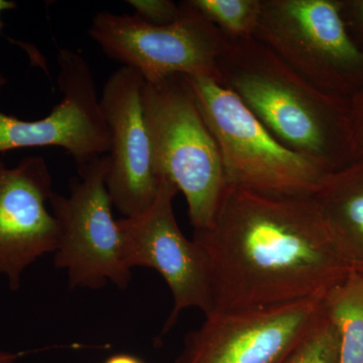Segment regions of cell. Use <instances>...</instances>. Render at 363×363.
<instances>
[{
	"instance_id": "12",
	"label": "cell",
	"mask_w": 363,
	"mask_h": 363,
	"mask_svg": "<svg viewBox=\"0 0 363 363\" xmlns=\"http://www.w3.org/2000/svg\"><path fill=\"white\" fill-rule=\"evenodd\" d=\"M52 182L43 157H26L13 168L0 162V274L11 290L20 289L28 267L56 250L58 223L47 208Z\"/></svg>"
},
{
	"instance_id": "16",
	"label": "cell",
	"mask_w": 363,
	"mask_h": 363,
	"mask_svg": "<svg viewBox=\"0 0 363 363\" xmlns=\"http://www.w3.org/2000/svg\"><path fill=\"white\" fill-rule=\"evenodd\" d=\"M339 355L338 331L325 311L284 363H339Z\"/></svg>"
},
{
	"instance_id": "9",
	"label": "cell",
	"mask_w": 363,
	"mask_h": 363,
	"mask_svg": "<svg viewBox=\"0 0 363 363\" xmlns=\"http://www.w3.org/2000/svg\"><path fill=\"white\" fill-rule=\"evenodd\" d=\"M324 301L211 313L186 335L176 363H284L323 316Z\"/></svg>"
},
{
	"instance_id": "15",
	"label": "cell",
	"mask_w": 363,
	"mask_h": 363,
	"mask_svg": "<svg viewBox=\"0 0 363 363\" xmlns=\"http://www.w3.org/2000/svg\"><path fill=\"white\" fill-rule=\"evenodd\" d=\"M228 39L255 37L262 0H191Z\"/></svg>"
},
{
	"instance_id": "19",
	"label": "cell",
	"mask_w": 363,
	"mask_h": 363,
	"mask_svg": "<svg viewBox=\"0 0 363 363\" xmlns=\"http://www.w3.org/2000/svg\"><path fill=\"white\" fill-rule=\"evenodd\" d=\"M341 14L351 37L363 50V0H341Z\"/></svg>"
},
{
	"instance_id": "22",
	"label": "cell",
	"mask_w": 363,
	"mask_h": 363,
	"mask_svg": "<svg viewBox=\"0 0 363 363\" xmlns=\"http://www.w3.org/2000/svg\"><path fill=\"white\" fill-rule=\"evenodd\" d=\"M16 7V2L13 0H0V33L4 30V23L1 20V14L6 11H11Z\"/></svg>"
},
{
	"instance_id": "20",
	"label": "cell",
	"mask_w": 363,
	"mask_h": 363,
	"mask_svg": "<svg viewBox=\"0 0 363 363\" xmlns=\"http://www.w3.org/2000/svg\"><path fill=\"white\" fill-rule=\"evenodd\" d=\"M104 363H145L140 358L130 353H117L107 358Z\"/></svg>"
},
{
	"instance_id": "4",
	"label": "cell",
	"mask_w": 363,
	"mask_h": 363,
	"mask_svg": "<svg viewBox=\"0 0 363 363\" xmlns=\"http://www.w3.org/2000/svg\"><path fill=\"white\" fill-rule=\"evenodd\" d=\"M184 77L218 145L227 185L269 195L314 194L327 175L323 169L279 143L216 80Z\"/></svg>"
},
{
	"instance_id": "17",
	"label": "cell",
	"mask_w": 363,
	"mask_h": 363,
	"mask_svg": "<svg viewBox=\"0 0 363 363\" xmlns=\"http://www.w3.org/2000/svg\"><path fill=\"white\" fill-rule=\"evenodd\" d=\"M135 16L152 26L174 23L181 13V4L172 0H128Z\"/></svg>"
},
{
	"instance_id": "1",
	"label": "cell",
	"mask_w": 363,
	"mask_h": 363,
	"mask_svg": "<svg viewBox=\"0 0 363 363\" xmlns=\"http://www.w3.org/2000/svg\"><path fill=\"white\" fill-rule=\"evenodd\" d=\"M193 240L206 255L211 313L325 298L354 272L332 241L312 196L227 185L212 223L194 230Z\"/></svg>"
},
{
	"instance_id": "5",
	"label": "cell",
	"mask_w": 363,
	"mask_h": 363,
	"mask_svg": "<svg viewBox=\"0 0 363 363\" xmlns=\"http://www.w3.org/2000/svg\"><path fill=\"white\" fill-rule=\"evenodd\" d=\"M253 38L318 89L350 100L363 89V50L341 0H262Z\"/></svg>"
},
{
	"instance_id": "7",
	"label": "cell",
	"mask_w": 363,
	"mask_h": 363,
	"mask_svg": "<svg viewBox=\"0 0 363 363\" xmlns=\"http://www.w3.org/2000/svg\"><path fill=\"white\" fill-rule=\"evenodd\" d=\"M180 4V16L167 26L150 25L135 14L99 11L88 33L105 55L138 72L145 82L174 75L219 82L218 62L227 37L191 0Z\"/></svg>"
},
{
	"instance_id": "6",
	"label": "cell",
	"mask_w": 363,
	"mask_h": 363,
	"mask_svg": "<svg viewBox=\"0 0 363 363\" xmlns=\"http://www.w3.org/2000/svg\"><path fill=\"white\" fill-rule=\"evenodd\" d=\"M108 169V155L91 160L77 167L68 195L52 192L49 200L59 228L54 264L65 269L71 289L99 290L112 283L124 290L133 279L112 214Z\"/></svg>"
},
{
	"instance_id": "13",
	"label": "cell",
	"mask_w": 363,
	"mask_h": 363,
	"mask_svg": "<svg viewBox=\"0 0 363 363\" xmlns=\"http://www.w3.org/2000/svg\"><path fill=\"white\" fill-rule=\"evenodd\" d=\"M312 197L338 252L363 272V160L327 174Z\"/></svg>"
},
{
	"instance_id": "10",
	"label": "cell",
	"mask_w": 363,
	"mask_h": 363,
	"mask_svg": "<svg viewBox=\"0 0 363 363\" xmlns=\"http://www.w3.org/2000/svg\"><path fill=\"white\" fill-rule=\"evenodd\" d=\"M58 64L61 102L38 121H23L0 112V152L61 147L73 157L76 167L108 154L111 136L89 62L80 52L61 49ZM6 83L0 74V89Z\"/></svg>"
},
{
	"instance_id": "18",
	"label": "cell",
	"mask_w": 363,
	"mask_h": 363,
	"mask_svg": "<svg viewBox=\"0 0 363 363\" xmlns=\"http://www.w3.org/2000/svg\"><path fill=\"white\" fill-rule=\"evenodd\" d=\"M352 162L363 160V89L350 99Z\"/></svg>"
},
{
	"instance_id": "11",
	"label": "cell",
	"mask_w": 363,
	"mask_h": 363,
	"mask_svg": "<svg viewBox=\"0 0 363 363\" xmlns=\"http://www.w3.org/2000/svg\"><path fill=\"white\" fill-rule=\"evenodd\" d=\"M145 80L121 66L107 79L100 107L111 136L106 187L124 218L147 212L156 201L161 179L155 172L143 112Z\"/></svg>"
},
{
	"instance_id": "21",
	"label": "cell",
	"mask_w": 363,
	"mask_h": 363,
	"mask_svg": "<svg viewBox=\"0 0 363 363\" xmlns=\"http://www.w3.org/2000/svg\"><path fill=\"white\" fill-rule=\"evenodd\" d=\"M21 353L0 350V363H16L21 357Z\"/></svg>"
},
{
	"instance_id": "14",
	"label": "cell",
	"mask_w": 363,
	"mask_h": 363,
	"mask_svg": "<svg viewBox=\"0 0 363 363\" xmlns=\"http://www.w3.org/2000/svg\"><path fill=\"white\" fill-rule=\"evenodd\" d=\"M324 305L338 331L339 363H363V272H351L325 298Z\"/></svg>"
},
{
	"instance_id": "2",
	"label": "cell",
	"mask_w": 363,
	"mask_h": 363,
	"mask_svg": "<svg viewBox=\"0 0 363 363\" xmlns=\"http://www.w3.org/2000/svg\"><path fill=\"white\" fill-rule=\"evenodd\" d=\"M219 83L286 149L325 173L352 162L350 100L318 89L255 38L228 39Z\"/></svg>"
},
{
	"instance_id": "8",
	"label": "cell",
	"mask_w": 363,
	"mask_h": 363,
	"mask_svg": "<svg viewBox=\"0 0 363 363\" xmlns=\"http://www.w3.org/2000/svg\"><path fill=\"white\" fill-rule=\"evenodd\" d=\"M178 193L175 184L162 177L152 207L142 215L118 220L128 266L155 269L173 295L174 307L162 336L175 326L183 310L196 308L205 316L212 312L206 255L195 240L184 235L177 222L173 202Z\"/></svg>"
},
{
	"instance_id": "3",
	"label": "cell",
	"mask_w": 363,
	"mask_h": 363,
	"mask_svg": "<svg viewBox=\"0 0 363 363\" xmlns=\"http://www.w3.org/2000/svg\"><path fill=\"white\" fill-rule=\"evenodd\" d=\"M143 101L157 176L185 196L194 230L206 228L227 183L218 145L190 85L182 75L145 82Z\"/></svg>"
}]
</instances>
